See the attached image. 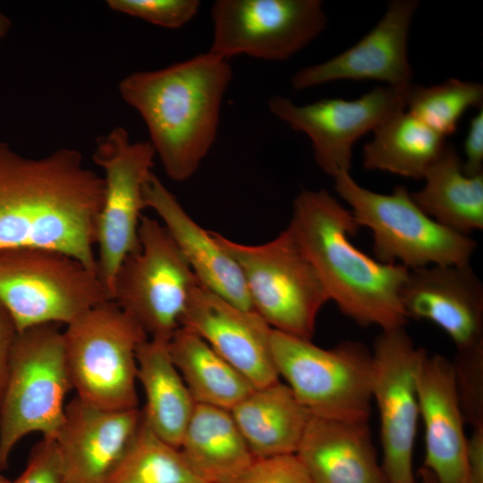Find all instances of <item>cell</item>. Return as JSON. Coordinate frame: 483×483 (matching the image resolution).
<instances>
[{
  "label": "cell",
  "instance_id": "obj_1",
  "mask_svg": "<svg viewBox=\"0 0 483 483\" xmlns=\"http://www.w3.org/2000/svg\"><path fill=\"white\" fill-rule=\"evenodd\" d=\"M104 187L78 149L30 158L0 140V250H54L97 273L93 247Z\"/></svg>",
  "mask_w": 483,
  "mask_h": 483
},
{
  "label": "cell",
  "instance_id": "obj_2",
  "mask_svg": "<svg viewBox=\"0 0 483 483\" xmlns=\"http://www.w3.org/2000/svg\"><path fill=\"white\" fill-rule=\"evenodd\" d=\"M233 78L228 60L209 51L169 66L135 72L118 84L144 121L167 176L190 179L213 147Z\"/></svg>",
  "mask_w": 483,
  "mask_h": 483
},
{
  "label": "cell",
  "instance_id": "obj_3",
  "mask_svg": "<svg viewBox=\"0 0 483 483\" xmlns=\"http://www.w3.org/2000/svg\"><path fill=\"white\" fill-rule=\"evenodd\" d=\"M359 228L350 209L323 189L297 195L287 227L343 315L381 331L402 327L408 319L400 293L409 269L354 246Z\"/></svg>",
  "mask_w": 483,
  "mask_h": 483
},
{
  "label": "cell",
  "instance_id": "obj_4",
  "mask_svg": "<svg viewBox=\"0 0 483 483\" xmlns=\"http://www.w3.org/2000/svg\"><path fill=\"white\" fill-rule=\"evenodd\" d=\"M71 389L64 332L57 324L18 332L0 402V470L8 466L13 447L30 433L56 436Z\"/></svg>",
  "mask_w": 483,
  "mask_h": 483
},
{
  "label": "cell",
  "instance_id": "obj_5",
  "mask_svg": "<svg viewBox=\"0 0 483 483\" xmlns=\"http://www.w3.org/2000/svg\"><path fill=\"white\" fill-rule=\"evenodd\" d=\"M334 188L351 208L359 227L370 230L375 258L408 269L470 264L477 248L470 236L455 233L428 216L402 185L390 194L360 186L351 172L334 177Z\"/></svg>",
  "mask_w": 483,
  "mask_h": 483
},
{
  "label": "cell",
  "instance_id": "obj_6",
  "mask_svg": "<svg viewBox=\"0 0 483 483\" xmlns=\"http://www.w3.org/2000/svg\"><path fill=\"white\" fill-rule=\"evenodd\" d=\"M66 364L77 397L97 408H139L137 350L148 338L113 301L102 302L66 325Z\"/></svg>",
  "mask_w": 483,
  "mask_h": 483
},
{
  "label": "cell",
  "instance_id": "obj_7",
  "mask_svg": "<svg viewBox=\"0 0 483 483\" xmlns=\"http://www.w3.org/2000/svg\"><path fill=\"white\" fill-rule=\"evenodd\" d=\"M212 234L238 264L253 310L272 329L311 340L318 315L330 299L291 232L286 228L258 245Z\"/></svg>",
  "mask_w": 483,
  "mask_h": 483
},
{
  "label": "cell",
  "instance_id": "obj_8",
  "mask_svg": "<svg viewBox=\"0 0 483 483\" xmlns=\"http://www.w3.org/2000/svg\"><path fill=\"white\" fill-rule=\"evenodd\" d=\"M271 350L283 377L311 416L368 421L371 410L372 352L358 341L330 349L273 329Z\"/></svg>",
  "mask_w": 483,
  "mask_h": 483
},
{
  "label": "cell",
  "instance_id": "obj_9",
  "mask_svg": "<svg viewBox=\"0 0 483 483\" xmlns=\"http://www.w3.org/2000/svg\"><path fill=\"white\" fill-rule=\"evenodd\" d=\"M112 301L94 272L57 250H0V302L18 332L45 325H68L91 308Z\"/></svg>",
  "mask_w": 483,
  "mask_h": 483
},
{
  "label": "cell",
  "instance_id": "obj_10",
  "mask_svg": "<svg viewBox=\"0 0 483 483\" xmlns=\"http://www.w3.org/2000/svg\"><path fill=\"white\" fill-rule=\"evenodd\" d=\"M139 242L116 273L112 301L148 338L168 343L199 282L158 220L141 216Z\"/></svg>",
  "mask_w": 483,
  "mask_h": 483
},
{
  "label": "cell",
  "instance_id": "obj_11",
  "mask_svg": "<svg viewBox=\"0 0 483 483\" xmlns=\"http://www.w3.org/2000/svg\"><path fill=\"white\" fill-rule=\"evenodd\" d=\"M155 156L149 141L131 142L128 131L120 126L96 140L92 158L105 173L96 228L97 274L111 300L121 264L139 247L143 189Z\"/></svg>",
  "mask_w": 483,
  "mask_h": 483
},
{
  "label": "cell",
  "instance_id": "obj_12",
  "mask_svg": "<svg viewBox=\"0 0 483 483\" xmlns=\"http://www.w3.org/2000/svg\"><path fill=\"white\" fill-rule=\"evenodd\" d=\"M209 52L226 60L244 55L274 62L290 59L326 28L320 0H216Z\"/></svg>",
  "mask_w": 483,
  "mask_h": 483
},
{
  "label": "cell",
  "instance_id": "obj_13",
  "mask_svg": "<svg viewBox=\"0 0 483 483\" xmlns=\"http://www.w3.org/2000/svg\"><path fill=\"white\" fill-rule=\"evenodd\" d=\"M372 352L371 394L380 420L386 483H416L413 449L419 416L418 374L427 352L402 327L381 331Z\"/></svg>",
  "mask_w": 483,
  "mask_h": 483
},
{
  "label": "cell",
  "instance_id": "obj_14",
  "mask_svg": "<svg viewBox=\"0 0 483 483\" xmlns=\"http://www.w3.org/2000/svg\"><path fill=\"white\" fill-rule=\"evenodd\" d=\"M410 85L377 86L356 99L324 98L301 106L276 95L267 106L277 119L309 138L317 165L333 178L351 172L357 140L405 110Z\"/></svg>",
  "mask_w": 483,
  "mask_h": 483
},
{
  "label": "cell",
  "instance_id": "obj_15",
  "mask_svg": "<svg viewBox=\"0 0 483 483\" xmlns=\"http://www.w3.org/2000/svg\"><path fill=\"white\" fill-rule=\"evenodd\" d=\"M417 0H394L378 21L355 45L333 58L297 71L291 79L295 90L340 80H372L402 88L413 78L408 41Z\"/></svg>",
  "mask_w": 483,
  "mask_h": 483
},
{
  "label": "cell",
  "instance_id": "obj_16",
  "mask_svg": "<svg viewBox=\"0 0 483 483\" xmlns=\"http://www.w3.org/2000/svg\"><path fill=\"white\" fill-rule=\"evenodd\" d=\"M400 299L407 319L435 324L456 351L483 343V284L470 264L409 269Z\"/></svg>",
  "mask_w": 483,
  "mask_h": 483
},
{
  "label": "cell",
  "instance_id": "obj_17",
  "mask_svg": "<svg viewBox=\"0 0 483 483\" xmlns=\"http://www.w3.org/2000/svg\"><path fill=\"white\" fill-rule=\"evenodd\" d=\"M181 326L204 339L255 388L279 380L271 350L273 329L255 311L233 305L199 283Z\"/></svg>",
  "mask_w": 483,
  "mask_h": 483
},
{
  "label": "cell",
  "instance_id": "obj_18",
  "mask_svg": "<svg viewBox=\"0 0 483 483\" xmlns=\"http://www.w3.org/2000/svg\"><path fill=\"white\" fill-rule=\"evenodd\" d=\"M139 408L112 411L78 398L54 438L66 483H107L141 422Z\"/></svg>",
  "mask_w": 483,
  "mask_h": 483
},
{
  "label": "cell",
  "instance_id": "obj_19",
  "mask_svg": "<svg viewBox=\"0 0 483 483\" xmlns=\"http://www.w3.org/2000/svg\"><path fill=\"white\" fill-rule=\"evenodd\" d=\"M418 394L425 428L423 467L439 483H468V437L452 361L427 353L419 369Z\"/></svg>",
  "mask_w": 483,
  "mask_h": 483
},
{
  "label": "cell",
  "instance_id": "obj_20",
  "mask_svg": "<svg viewBox=\"0 0 483 483\" xmlns=\"http://www.w3.org/2000/svg\"><path fill=\"white\" fill-rule=\"evenodd\" d=\"M145 208L153 209L163 222L199 282L233 305L253 310L242 271L216 242L185 211L161 180L148 175L143 189Z\"/></svg>",
  "mask_w": 483,
  "mask_h": 483
},
{
  "label": "cell",
  "instance_id": "obj_21",
  "mask_svg": "<svg viewBox=\"0 0 483 483\" xmlns=\"http://www.w3.org/2000/svg\"><path fill=\"white\" fill-rule=\"evenodd\" d=\"M295 454L313 483H386L368 421L311 416Z\"/></svg>",
  "mask_w": 483,
  "mask_h": 483
},
{
  "label": "cell",
  "instance_id": "obj_22",
  "mask_svg": "<svg viewBox=\"0 0 483 483\" xmlns=\"http://www.w3.org/2000/svg\"><path fill=\"white\" fill-rule=\"evenodd\" d=\"M230 412L255 459L295 453L311 417L280 379L254 388Z\"/></svg>",
  "mask_w": 483,
  "mask_h": 483
},
{
  "label": "cell",
  "instance_id": "obj_23",
  "mask_svg": "<svg viewBox=\"0 0 483 483\" xmlns=\"http://www.w3.org/2000/svg\"><path fill=\"white\" fill-rule=\"evenodd\" d=\"M204 483H233L252 455L230 411L197 404L178 448Z\"/></svg>",
  "mask_w": 483,
  "mask_h": 483
},
{
  "label": "cell",
  "instance_id": "obj_24",
  "mask_svg": "<svg viewBox=\"0 0 483 483\" xmlns=\"http://www.w3.org/2000/svg\"><path fill=\"white\" fill-rule=\"evenodd\" d=\"M137 381L145 395L143 421L179 448L196 403L170 357L167 343L148 338L139 346Z\"/></svg>",
  "mask_w": 483,
  "mask_h": 483
},
{
  "label": "cell",
  "instance_id": "obj_25",
  "mask_svg": "<svg viewBox=\"0 0 483 483\" xmlns=\"http://www.w3.org/2000/svg\"><path fill=\"white\" fill-rule=\"evenodd\" d=\"M423 180V187L411 195L428 216L463 235L483 228V174H465L453 145H446Z\"/></svg>",
  "mask_w": 483,
  "mask_h": 483
},
{
  "label": "cell",
  "instance_id": "obj_26",
  "mask_svg": "<svg viewBox=\"0 0 483 483\" xmlns=\"http://www.w3.org/2000/svg\"><path fill=\"white\" fill-rule=\"evenodd\" d=\"M167 348L197 404L230 411L255 388L204 339L183 326L176 330Z\"/></svg>",
  "mask_w": 483,
  "mask_h": 483
},
{
  "label": "cell",
  "instance_id": "obj_27",
  "mask_svg": "<svg viewBox=\"0 0 483 483\" xmlns=\"http://www.w3.org/2000/svg\"><path fill=\"white\" fill-rule=\"evenodd\" d=\"M373 132V140L363 147L364 168L416 180L423 179L447 145L445 138L405 110Z\"/></svg>",
  "mask_w": 483,
  "mask_h": 483
},
{
  "label": "cell",
  "instance_id": "obj_28",
  "mask_svg": "<svg viewBox=\"0 0 483 483\" xmlns=\"http://www.w3.org/2000/svg\"><path fill=\"white\" fill-rule=\"evenodd\" d=\"M142 414V413H141ZM107 483H204L180 450L143 421Z\"/></svg>",
  "mask_w": 483,
  "mask_h": 483
},
{
  "label": "cell",
  "instance_id": "obj_29",
  "mask_svg": "<svg viewBox=\"0 0 483 483\" xmlns=\"http://www.w3.org/2000/svg\"><path fill=\"white\" fill-rule=\"evenodd\" d=\"M482 104L481 83L449 78L429 87L411 83L407 90L405 111L446 138L456 131L468 109L481 108Z\"/></svg>",
  "mask_w": 483,
  "mask_h": 483
},
{
  "label": "cell",
  "instance_id": "obj_30",
  "mask_svg": "<svg viewBox=\"0 0 483 483\" xmlns=\"http://www.w3.org/2000/svg\"><path fill=\"white\" fill-rule=\"evenodd\" d=\"M452 363L464 421L483 426V343L456 351Z\"/></svg>",
  "mask_w": 483,
  "mask_h": 483
},
{
  "label": "cell",
  "instance_id": "obj_31",
  "mask_svg": "<svg viewBox=\"0 0 483 483\" xmlns=\"http://www.w3.org/2000/svg\"><path fill=\"white\" fill-rule=\"evenodd\" d=\"M106 4L114 12L176 30L196 16L201 4L199 0H107Z\"/></svg>",
  "mask_w": 483,
  "mask_h": 483
},
{
  "label": "cell",
  "instance_id": "obj_32",
  "mask_svg": "<svg viewBox=\"0 0 483 483\" xmlns=\"http://www.w3.org/2000/svg\"><path fill=\"white\" fill-rule=\"evenodd\" d=\"M233 483H313L295 453L254 459Z\"/></svg>",
  "mask_w": 483,
  "mask_h": 483
},
{
  "label": "cell",
  "instance_id": "obj_33",
  "mask_svg": "<svg viewBox=\"0 0 483 483\" xmlns=\"http://www.w3.org/2000/svg\"><path fill=\"white\" fill-rule=\"evenodd\" d=\"M11 483H66L55 439L35 445L25 470Z\"/></svg>",
  "mask_w": 483,
  "mask_h": 483
},
{
  "label": "cell",
  "instance_id": "obj_34",
  "mask_svg": "<svg viewBox=\"0 0 483 483\" xmlns=\"http://www.w3.org/2000/svg\"><path fill=\"white\" fill-rule=\"evenodd\" d=\"M462 171L470 176L483 174V108L470 120L464 141Z\"/></svg>",
  "mask_w": 483,
  "mask_h": 483
},
{
  "label": "cell",
  "instance_id": "obj_35",
  "mask_svg": "<svg viewBox=\"0 0 483 483\" xmlns=\"http://www.w3.org/2000/svg\"><path fill=\"white\" fill-rule=\"evenodd\" d=\"M18 330L8 310L0 302V402L4 390L13 346Z\"/></svg>",
  "mask_w": 483,
  "mask_h": 483
},
{
  "label": "cell",
  "instance_id": "obj_36",
  "mask_svg": "<svg viewBox=\"0 0 483 483\" xmlns=\"http://www.w3.org/2000/svg\"><path fill=\"white\" fill-rule=\"evenodd\" d=\"M466 457L468 483H483V426L471 428Z\"/></svg>",
  "mask_w": 483,
  "mask_h": 483
},
{
  "label": "cell",
  "instance_id": "obj_37",
  "mask_svg": "<svg viewBox=\"0 0 483 483\" xmlns=\"http://www.w3.org/2000/svg\"><path fill=\"white\" fill-rule=\"evenodd\" d=\"M419 480L416 483H439L434 475L423 466L419 470Z\"/></svg>",
  "mask_w": 483,
  "mask_h": 483
},
{
  "label": "cell",
  "instance_id": "obj_38",
  "mask_svg": "<svg viewBox=\"0 0 483 483\" xmlns=\"http://www.w3.org/2000/svg\"><path fill=\"white\" fill-rule=\"evenodd\" d=\"M10 28V19L2 13H0V41L6 36Z\"/></svg>",
  "mask_w": 483,
  "mask_h": 483
},
{
  "label": "cell",
  "instance_id": "obj_39",
  "mask_svg": "<svg viewBox=\"0 0 483 483\" xmlns=\"http://www.w3.org/2000/svg\"><path fill=\"white\" fill-rule=\"evenodd\" d=\"M0 483H11V481L0 473Z\"/></svg>",
  "mask_w": 483,
  "mask_h": 483
}]
</instances>
